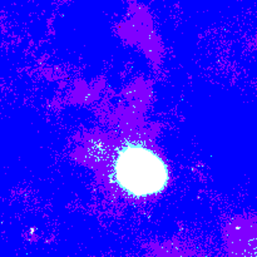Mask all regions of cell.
I'll use <instances>...</instances> for the list:
<instances>
[{"label": "cell", "instance_id": "obj_1", "mask_svg": "<svg viewBox=\"0 0 257 257\" xmlns=\"http://www.w3.org/2000/svg\"><path fill=\"white\" fill-rule=\"evenodd\" d=\"M118 187L130 197L146 198L162 192L168 183L165 161L151 148L138 143L123 146L113 163Z\"/></svg>", "mask_w": 257, "mask_h": 257}]
</instances>
